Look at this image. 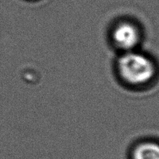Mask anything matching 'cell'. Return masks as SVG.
Segmentation results:
<instances>
[{
	"instance_id": "2",
	"label": "cell",
	"mask_w": 159,
	"mask_h": 159,
	"mask_svg": "<svg viewBox=\"0 0 159 159\" xmlns=\"http://www.w3.org/2000/svg\"><path fill=\"white\" fill-rule=\"evenodd\" d=\"M114 44L124 52L134 51L141 39L138 28L130 22L124 21L116 24L112 34Z\"/></svg>"
},
{
	"instance_id": "1",
	"label": "cell",
	"mask_w": 159,
	"mask_h": 159,
	"mask_svg": "<svg viewBox=\"0 0 159 159\" xmlns=\"http://www.w3.org/2000/svg\"><path fill=\"white\" fill-rule=\"evenodd\" d=\"M117 69L121 79L126 83L132 85L148 83L155 74L153 61L148 57L134 50L124 52L118 59Z\"/></svg>"
},
{
	"instance_id": "3",
	"label": "cell",
	"mask_w": 159,
	"mask_h": 159,
	"mask_svg": "<svg viewBox=\"0 0 159 159\" xmlns=\"http://www.w3.org/2000/svg\"><path fill=\"white\" fill-rule=\"evenodd\" d=\"M132 159H159V144L146 141L138 144L132 152Z\"/></svg>"
}]
</instances>
